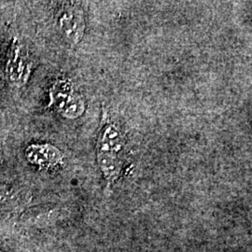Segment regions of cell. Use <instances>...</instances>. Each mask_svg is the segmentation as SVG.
<instances>
[{
	"label": "cell",
	"instance_id": "6da1fadb",
	"mask_svg": "<svg viewBox=\"0 0 252 252\" xmlns=\"http://www.w3.org/2000/svg\"><path fill=\"white\" fill-rule=\"evenodd\" d=\"M126 139L120 125L103 115L96 141V158L106 181V191H110L125 166Z\"/></svg>",
	"mask_w": 252,
	"mask_h": 252
},
{
	"label": "cell",
	"instance_id": "7a4b0ae2",
	"mask_svg": "<svg viewBox=\"0 0 252 252\" xmlns=\"http://www.w3.org/2000/svg\"><path fill=\"white\" fill-rule=\"evenodd\" d=\"M51 106L68 119L81 117L85 110V101L68 80H58L50 91Z\"/></svg>",
	"mask_w": 252,
	"mask_h": 252
},
{
	"label": "cell",
	"instance_id": "3957f363",
	"mask_svg": "<svg viewBox=\"0 0 252 252\" xmlns=\"http://www.w3.org/2000/svg\"><path fill=\"white\" fill-rule=\"evenodd\" d=\"M33 61L21 41L14 38L10 48L6 66L9 81L17 86L24 85L29 79L33 69Z\"/></svg>",
	"mask_w": 252,
	"mask_h": 252
},
{
	"label": "cell",
	"instance_id": "277c9868",
	"mask_svg": "<svg viewBox=\"0 0 252 252\" xmlns=\"http://www.w3.org/2000/svg\"><path fill=\"white\" fill-rule=\"evenodd\" d=\"M58 27L64 38L72 45L78 44L85 31L84 11L78 3H67L61 9L58 19Z\"/></svg>",
	"mask_w": 252,
	"mask_h": 252
},
{
	"label": "cell",
	"instance_id": "5b68a950",
	"mask_svg": "<svg viewBox=\"0 0 252 252\" xmlns=\"http://www.w3.org/2000/svg\"><path fill=\"white\" fill-rule=\"evenodd\" d=\"M28 161L40 168H52L63 160V154L54 146L49 144L32 145L27 148Z\"/></svg>",
	"mask_w": 252,
	"mask_h": 252
},
{
	"label": "cell",
	"instance_id": "8992f818",
	"mask_svg": "<svg viewBox=\"0 0 252 252\" xmlns=\"http://www.w3.org/2000/svg\"><path fill=\"white\" fill-rule=\"evenodd\" d=\"M25 194L15 186L0 184V212H9L24 204Z\"/></svg>",
	"mask_w": 252,
	"mask_h": 252
},
{
	"label": "cell",
	"instance_id": "52a82bcc",
	"mask_svg": "<svg viewBox=\"0 0 252 252\" xmlns=\"http://www.w3.org/2000/svg\"><path fill=\"white\" fill-rule=\"evenodd\" d=\"M1 154H2V152H1V146H0V160H1Z\"/></svg>",
	"mask_w": 252,
	"mask_h": 252
},
{
	"label": "cell",
	"instance_id": "ba28073f",
	"mask_svg": "<svg viewBox=\"0 0 252 252\" xmlns=\"http://www.w3.org/2000/svg\"><path fill=\"white\" fill-rule=\"evenodd\" d=\"M0 252H4V251H2V250H1V249H0Z\"/></svg>",
	"mask_w": 252,
	"mask_h": 252
}]
</instances>
